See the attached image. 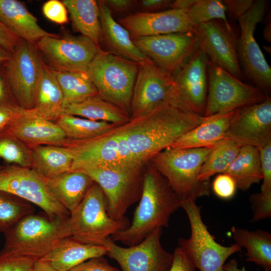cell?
<instances>
[{"instance_id":"cell-29","label":"cell","mask_w":271,"mask_h":271,"mask_svg":"<svg viewBox=\"0 0 271 271\" xmlns=\"http://www.w3.org/2000/svg\"><path fill=\"white\" fill-rule=\"evenodd\" d=\"M70 14L75 29L99 47L101 29L98 2L94 0L62 1Z\"/></svg>"},{"instance_id":"cell-49","label":"cell","mask_w":271,"mask_h":271,"mask_svg":"<svg viewBox=\"0 0 271 271\" xmlns=\"http://www.w3.org/2000/svg\"><path fill=\"white\" fill-rule=\"evenodd\" d=\"M172 1L170 0H142L137 1L141 12L154 13L162 11L167 8H170Z\"/></svg>"},{"instance_id":"cell-21","label":"cell","mask_w":271,"mask_h":271,"mask_svg":"<svg viewBox=\"0 0 271 271\" xmlns=\"http://www.w3.org/2000/svg\"><path fill=\"white\" fill-rule=\"evenodd\" d=\"M3 132L15 137L30 149L43 145L66 147L70 140L55 122L24 109Z\"/></svg>"},{"instance_id":"cell-3","label":"cell","mask_w":271,"mask_h":271,"mask_svg":"<svg viewBox=\"0 0 271 271\" xmlns=\"http://www.w3.org/2000/svg\"><path fill=\"white\" fill-rule=\"evenodd\" d=\"M214 146L185 149L168 147L150 162L166 178L181 202L196 201L210 194V181H200L198 175L201 166Z\"/></svg>"},{"instance_id":"cell-15","label":"cell","mask_w":271,"mask_h":271,"mask_svg":"<svg viewBox=\"0 0 271 271\" xmlns=\"http://www.w3.org/2000/svg\"><path fill=\"white\" fill-rule=\"evenodd\" d=\"M131 98L130 119L144 116L160 105L171 102L174 77L150 58L140 62Z\"/></svg>"},{"instance_id":"cell-53","label":"cell","mask_w":271,"mask_h":271,"mask_svg":"<svg viewBox=\"0 0 271 271\" xmlns=\"http://www.w3.org/2000/svg\"><path fill=\"white\" fill-rule=\"evenodd\" d=\"M195 0H176L173 1L170 8L172 9H187L191 6Z\"/></svg>"},{"instance_id":"cell-18","label":"cell","mask_w":271,"mask_h":271,"mask_svg":"<svg viewBox=\"0 0 271 271\" xmlns=\"http://www.w3.org/2000/svg\"><path fill=\"white\" fill-rule=\"evenodd\" d=\"M224 139L258 149L271 142L270 97L234 110Z\"/></svg>"},{"instance_id":"cell-14","label":"cell","mask_w":271,"mask_h":271,"mask_svg":"<svg viewBox=\"0 0 271 271\" xmlns=\"http://www.w3.org/2000/svg\"><path fill=\"white\" fill-rule=\"evenodd\" d=\"M162 227L152 232L138 244L121 247L108 237L103 245L107 249L106 255L116 260L122 271H169L173 254L162 246Z\"/></svg>"},{"instance_id":"cell-9","label":"cell","mask_w":271,"mask_h":271,"mask_svg":"<svg viewBox=\"0 0 271 271\" xmlns=\"http://www.w3.org/2000/svg\"><path fill=\"white\" fill-rule=\"evenodd\" d=\"M207 77L204 116L232 112L243 106L261 102L269 96L257 87L243 83L209 60Z\"/></svg>"},{"instance_id":"cell-54","label":"cell","mask_w":271,"mask_h":271,"mask_svg":"<svg viewBox=\"0 0 271 271\" xmlns=\"http://www.w3.org/2000/svg\"><path fill=\"white\" fill-rule=\"evenodd\" d=\"M224 271H247L243 266L241 268L238 267V261L235 259H230L223 266Z\"/></svg>"},{"instance_id":"cell-4","label":"cell","mask_w":271,"mask_h":271,"mask_svg":"<svg viewBox=\"0 0 271 271\" xmlns=\"http://www.w3.org/2000/svg\"><path fill=\"white\" fill-rule=\"evenodd\" d=\"M69 217L51 219L34 214L25 216L4 233L0 255L41 259L60 239L70 236Z\"/></svg>"},{"instance_id":"cell-46","label":"cell","mask_w":271,"mask_h":271,"mask_svg":"<svg viewBox=\"0 0 271 271\" xmlns=\"http://www.w3.org/2000/svg\"><path fill=\"white\" fill-rule=\"evenodd\" d=\"M253 0H225L223 3L226 7V12L233 19L238 20L253 6Z\"/></svg>"},{"instance_id":"cell-43","label":"cell","mask_w":271,"mask_h":271,"mask_svg":"<svg viewBox=\"0 0 271 271\" xmlns=\"http://www.w3.org/2000/svg\"><path fill=\"white\" fill-rule=\"evenodd\" d=\"M44 15L49 20L59 24L68 22L67 10L62 3L58 0H50L43 6Z\"/></svg>"},{"instance_id":"cell-2","label":"cell","mask_w":271,"mask_h":271,"mask_svg":"<svg viewBox=\"0 0 271 271\" xmlns=\"http://www.w3.org/2000/svg\"><path fill=\"white\" fill-rule=\"evenodd\" d=\"M146 168L140 202L131 224L110 237L128 246L138 244L158 227H168L181 202L166 178L151 164Z\"/></svg>"},{"instance_id":"cell-7","label":"cell","mask_w":271,"mask_h":271,"mask_svg":"<svg viewBox=\"0 0 271 271\" xmlns=\"http://www.w3.org/2000/svg\"><path fill=\"white\" fill-rule=\"evenodd\" d=\"M107 207L103 191L94 182L68 218L70 236L86 244L103 245L108 237L127 228L128 219L125 216L120 220L112 219L107 213Z\"/></svg>"},{"instance_id":"cell-50","label":"cell","mask_w":271,"mask_h":271,"mask_svg":"<svg viewBox=\"0 0 271 271\" xmlns=\"http://www.w3.org/2000/svg\"><path fill=\"white\" fill-rule=\"evenodd\" d=\"M15 105L17 104L10 91L5 72L0 71V107Z\"/></svg>"},{"instance_id":"cell-24","label":"cell","mask_w":271,"mask_h":271,"mask_svg":"<svg viewBox=\"0 0 271 271\" xmlns=\"http://www.w3.org/2000/svg\"><path fill=\"white\" fill-rule=\"evenodd\" d=\"M234 111L204 116L200 124L181 136L170 147L185 149L216 145L225 139Z\"/></svg>"},{"instance_id":"cell-20","label":"cell","mask_w":271,"mask_h":271,"mask_svg":"<svg viewBox=\"0 0 271 271\" xmlns=\"http://www.w3.org/2000/svg\"><path fill=\"white\" fill-rule=\"evenodd\" d=\"M119 23L128 31L132 39L171 33H197V28L190 20L187 9L138 12L120 19Z\"/></svg>"},{"instance_id":"cell-27","label":"cell","mask_w":271,"mask_h":271,"mask_svg":"<svg viewBox=\"0 0 271 271\" xmlns=\"http://www.w3.org/2000/svg\"><path fill=\"white\" fill-rule=\"evenodd\" d=\"M63 108L61 87L51 68L44 65L37 89L35 106L30 110L36 116L55 122L62 114Z\"/></svg>"},{"instance_id":"cell-36","label":"cell","mask_w":271,"mask_h":271,"mask_svg":"<svg viewBox=\"0 0 271 271\" xmlns=\"http://www.w3.org/2000/svg\"><path fill=\"white\" fill-rule=\"evenodd\" d=\"M31 203L0 190V231L5 233L25 216L34 214Z\"/></svg>"},{"instance_id":"cell-30","label":"cell","mask_w":271,"mask_h":271,"mask_svg":"<svg viewBox=\"0 0 271 271\" xmlns=\"http://www.w3.org/2000/svg\"><path fill=\"white\" fill-rule=\"evenodd\" d=\"M31 151V168L45 179L71 170L73 158L65 147L43 145Z\"/></svg>"},{"instance_id":"cell-28","label":"cell","mask_w":271,"mask_h":271,"mask_svg":"<svg viewBox=\"0 0 271 271\" xmlns=\"http://www.w3.org/2000/svg\"><path fill=\"white\" fill-rule=\"evenodd\" d=\"M62 114L93 121H105L117 125L124 124L130 119L128 111L104 100L98 94L65 105Z\"/></svg>"},{"instance_id":"cell-33","label":"cell","mask_w":271,"mask_h":271,"mask_svg":"<svg viewBox=\"0 0 271 271\" xmlns=\"http://www.w3.org/2000/svg\"><path fill=\"white\" fill-rule=\"evenodd\" d=\"M51 69L62 90L64 107L98 94L86 72H72Z\"/></svg>"},{"instance_id":"cell-13","label":"cell","mask_w":271,"mask_h":271,"mask_svg":"<svg viewBox=\"0 0 271 271\" xmlns=\"http://www.w3.org/2000/svg\"><path fill=\"white\" fill-rule=\"evenodd\" d=\"M138 49L174 76L199 48L196 32L177 33L132 39Z\"/></svg>"},{"instance_id":"cell-38","label":"cell","mask_w":271,"mask_h":271,"mask_svg":"<svg viewBox=\"0 0 271 271\" xmlns=\"http://www.w3.org/2000/svg\"><path fill=\"white\" fill-rule=\"evenodd\" d=\"M0 158L20 167H32L31 149L15 137L5 132L0 133Z\"/></svg>"},{"instance_id":"cell-5","label":"cell","mask_w":271,"mask_h":271,"mask_svg":"<svg viewBox=\"0 0 271 271\" xmlns=\"http://www.w3.org/2000/svg\"><path fill=\"white\" fill-rule=\"evenodd\" d=\"M145 167L126 165L83 166L78 171L89 175L103 191L107 201V213L113 220L123 218L127 210L140 200Z\"/></svg>"},{"instance_id":"cell-57","label":"cell","mask_w":271,"mask_h":271,"mask_svg":"<svg viewBox=\"0 0 271 271\" xmlns=\"http://www.w3.org/2000/svg\"><path fill=\"white\" fill-rule=\"evenodd\" d=\"M4 167V166L2 165H0V169H1L2 168H3Z\"/></svg>"},{"instance_id":"cell-45","label":"cell","mask_w":271,"mask_h":271,"mask_svg":"<svg viewBox=\"0 0 271 271\" xmlns=\"http://www.w3.org/2000/svg\"><path fill=\"white\" fill-rule=\"evenodd\" d=\"M173 261L169 271H196L194 263L180 246L174 251Z\"/></svg>"},{"instance_id":"cell-47","label":"cell","mask_w":271,"mask_h":271,"mask_svg":"<svg viewBox=\"0 0 271 271\" xmlns=\"http://www.w3.org/2000/svg\"><path fill=\"white\" fill-rule=\"evenodd\" d=\"M22 109L17 105L0 107V133L7 128L21 113Z\"/></svg>"},{"instance_id":"cell-16","label":"cell","mask_w":271,"mask_h":271,"mask_svg":"<svg viewBox=\"0 0 271 271\" xmlns=\"http://www.w3.org/2000/svg\"><path fill=\"white\" fill-rule=\"evenodd\" d=\"M54 69L72 72H86L100 47L82 36L63 38L45 36L36 43Z\"/></svg>"},{"instance_id":"cell-39","label":"cell","mask_w":271,"mask_h":271,"mask_svg":"<svg viewBox=\"0 0 271 271\" xmlns=\"http://www.w3.org/2000/svg\"><path fill=\"white\" fill-rule=\"evenodd\" d=\"M253 216L251 222H256L271 216V193L261 192L253 194L249 197Z\"/></svg>"},{"instance_id":"cell-6","label":"cell","mask_w":271,"mask_h":271,"mask_svg":"<svg viewBox=\"0 0 271 271\" xmlns=\"http://www.w3.org/2000/svg\"><path fill=\"white\" fill-rule=\"evenodd\" d=\"M138 67L136 62L100 49L86 73L100 97L130 114Z\"/></svg>"},{"instance_id":"cell-40","label":"cell","mask_w":271,"mask_h":271,"mask_svg":"<svg viewBox=\"0 0 271 271\" xmlns=\"http://www.w3.org/2000/svg\"><path fill=\"white\" fill-rule=\"evenodd\" d=\"M212 188L217 197L224 200L232 198L237 189L234 179L225 173L219 174L215 177L212 183Z\"/></svg>"},{"instance_id":"cell-55","label":"cell","mask_w":271,"mask_h":271,"mask_svg":"<svg viewBox=\"0 0 271 271\" xmlns=\"http://www.w3.org/2000/svg\"><path fill=\"white\" fill-rule=\"evenodd\" d=\"M11 53L0 46V64H6L9 60Z\"/></svg>"},{"instance_id":"cell-23","label":"cell","mask_w":271,"mask_h":271,"mask_svg":"<svg viewBox=\"0 0 271 271\" xmlns=\"http://www.w3.org/2000/svg\"><path fill=\"white\" fill-rule=\"evenodd\" d=\"M102 38L107 48L116 55L138 63L146 60L136 47L128 31L116 22L111 11L102 2H98Z\"/></svg>"},{"instance_id":"cell-8","label":"cell","mask_w":271,"mask_h":271,"mask_svg":"<svg viewBox=\"0 0 271 271\" xmlns=\"http://www.w3.org/2000/svg\"><path fill=\"white\" fill-rule=\"evenodd\" d=\"M180 207L185 210L189 219L191 236L188 239L180 238L179 246L200 271H224L226 259L232 254L241 251L242 247L236 243L229 246L217 243L204 223L201 207L196 201L181 202Z\"/></svg>"},{"instance_id":"cell-11","label":"cell","mask_w":271,"mask_h":271,"mask_svg":"<svg viewBox=\"0 0 271 271\" xmlns=\"http://www.w3.org/2000/svg\"><path fill=\"white\" fill-rule=\"evenodd\" d=\"M268 2L257 0L238 20L240 36L237 50L240 66L246 76L265 94L271 89V68L254 38V31L266 12Z\"/></svg>"},{"instance_id":"cell-26","label":"cell","mask_w":271,"mask_h":271,"mask_svg":"<svg viewBox=\"0 0 271 271\" xmlns=\"http://www.w3.org/2000/svg\"><path fill=\"white\" fill-rule=\"evenodd\" d=\"M45 180L50 192L70 213L79 205L94 182L87 174L72 170Z\"/></svg>"},{"instance_id":"cell-52","label":"cell","mask_w":271,"mask_h":271,"mask_svg":"<svg viewBox=\"0 0 271 271\" xmlns=\"http://www.w3.org/2000/svg\"><path fill=\"white\" fill-rule=\"evenodd\" d=\"M32 271H58L47 261L38 260L36 261Z\"/></svg>"},{"instance_id":"cell-1","label":"cell","mask_w":271,"mask_h":271,"mask_svg":"<svg viewBox=\"0 0 271 271\" xmlns=\"http://www.w3.org/2000/svg\"><path fill=\"white\" fill-rule=\"evenodd\" d=\"M204 118L167 102L144 116L130 119L120 125L130 164L145 167L155 155L200 124Z\"/></svg>"},{"instance_id":"cell-22","label":"cell","mask_w":271,"mask_h":271,"mask_svg":"<svg viewBox=\"0 0 271 271\" xmlns=\"http://www.w3.org/2000/svg\"><path fill=\"white\" fill-rule=\"evenodd\" d=\"M107 251L104 246L86 244L69 236L60 239L39 260L48 262L58 271H69L89 259L106 255Z\"/></svg>"},{"instance_id":"cell-48","label":"cell","mask_w":271,"mask_h":271,"mask_svg":"<svg viewBox=\"0 0 271 271\" xmlns=\"http://www.w3.org/2000/svg\"><path fill=\"white\" fill-rule=\"evenodd\" d=\"M20 39L0 22L1 47L12 53Z\"/></svg>"},{"instance_id":"cell-44","label":"cell","mask_w":271,"mask_h":271,"mask_svg":"<svg viewBox=\"0 0 271 271\" xmlns=\"http://www.w3.org/2000/svg\"><path fill=\"white\" fill-rule=\"evenodd\" d=\"M69 271H120L111 265L104 256L89 259Z\"/></svg>"},{"instance_id":"cell-37","label":"cell","mask_w":271,"mask_h":271,"mask_svg":"<svg viewBox=\"0 0 271 271\" xmlns=\"http://www.w3.org/2000/svg\"><path fill=\"white\" fill-rule=\"evenodd\" d=\"M188 16L196 26L213 20L224 22L228 28H232L226 15V7L220 0H195L187 9Z\"/></svg>"},{"instance_id":"cell-42","label":"cell","mask_w":271,"mask_h":271,"mask_svg":"<svg viewBox=\"0 0 271 271\" xmlns=\"http://www.w3.org/2000/svg\"><path fill=\"white\" fill-rule=\"evenodd\" d=\"M36 261L28 257L0 255V271H32Z\"/></svg>"},{"instance_id":"cell-10","label":"cell","mask_w":271,"mask_h":271,"mask_svg":"<svg viewBox=\"0 0 271 271\" xmlns=\"http://www.w3.org/2000/svg\"><path fill=\"white\" fill-rule=\"evenodd\" d=\"M44 64L33 43L20 39L5 64V74L12 96L22 109H33Z\"/></svg>"},{"instance_id":"cell-34","label":"cell","mask_w":271,"mask_h":271,"mask_svg":"<svg viewBox=\"0 0 271 271\" xmlns=\"http://www.w3.org/2000/svg\"><path fill=\"white\" fill-rule=\"evenodd\" d=\"M55 122L70 140H84L101 136L119 125L105 121H93L79 116L62 114Z\"/></svg>"},{"instance_id":"cell-56","label":"cell","mask_w":271,"mask_h":271,"mask_svg":"<svg viewBox=\"0 0 271 271\" xmlns=\"http://www.w3.org/2000/svg\"><path fill=\"white\" fill-rule=\"evenodd\" d=\"M263 36L265 40L269 42H271V23L270 21L268 22L264 28Z\"/></svg>"},{"instance_id":"cell-17","label":"cell","mask_w":271,"mask_h":271,"mask_svg":"<svg viewBox=\"0 0 271 271\" xmlns=\"http://www.w3.org/2000/svg\"><path fill=\"white\" fill-rule=\"evenodd\" d=\"M208 60L206 54L199 48L174 76L175 89L171 103L204 115L208 90Z\"/></svg>"},{"instance_id":"cell-51","label":"cell","mask_w":271,"mask_h":271,"mask_svg":"<svg viewBox=\"0 0 271 271\" xmlns=\"http://www.w3.org/2000/svg\"><path fill=\"white\" fill-rule=\"evenodd\" d=\"M102 2L112 11L125 12L137 6V1L133 0H104Z\"/></svg>"},{"instance_id":"cell-35","label":"cell","mask_w":271,"mask_h":271,"mask_svg":"<svg viewBox=\"0 0 271 271\" xmlns=\"http://www.w3.org/2000/svg\"><path fill=\"white\" fill-rule=\"evenodd\" d=\"M241 147L229 139H224L217 144L201 166L198 179L202 182L210 181L212 176L225 173Z\"/></svg>"},{"instance_id":"cell-31","label":"cell","mask_w":271,"mask_h":271,"mask_svg":"<svg viewBox=\"0 0 271 271\" xmlns=\"http://www.w3.org/2000/svg\"><path fill=\"white\" fill-rule=\"evenodd\" d=\"M235 243L245 247L246 260L253 262L266 271L271 270V234L265 230L254 231L233 226L231 229Z\"/></svg>"},{"instance_id":"cell-12","label":"cell","mask_w":271,"mask_h":271,"mask_svg":"<svg viewBox=\"0 0 271 271\" xmlns=\"http://www.w3.org/2000/svg\"><path fill=\"white\" fill-rule=\"evenodd\" d=\"M0 190L39 206L50 218L70 215L50 192L45 179L31 168L4 166L0 169Z\"/></svg>"},{"instance_id":"cell-25","label":"cell","mask_w":271,"mask_h":271,"mask_svg":"<svg viewBox=\"0 0 271 271\" xmlns=\"http://www.w3.org/2000/svg\"><path fill=\"white\" fill-rule=\"evenodd\" d=\"M0 22L19 38L33 43L45 36H58L42 29L36 18L17 0H0Z\"/></svg>"},{"instance_id":"cell-41","label":"cell","mask_w":271,"mask_h":271,"mask_svg":"<svg viewBox=\"0 0 271 271\" xmlns=\"http://www.w3.org/2000/svg\"><path fill=\"white\" fill-rule=\"evenodd\" d=\"M259 160L262 175L260 192L271 193V142L259 149Z\"/></svg>"},{"instance_id":"cell-19","label":"cell","mask_w":271,"mask_h":271,"mask_svg":"<svg viewBox=\"0 0 271 271\" xmlns=\"http://www.w3.org/2000/svg\"><path fill=\"white\" fill-rule=\"evenodd\" d=\"M197 33L199 48L209 60L241 80L238 40L232 28H227L222 21L216 20L198 25Z\"/></svg>"},{"instance_id":"cell-32","label":"cell","mask_w":271,"mask_h":271,"mask_svg":"<svg viewBox=\"0 0 271 271\" xmlns=\"http://www.w3.org/2000/svg\"><path fill=\"white\" fill-rule=\"evenodd\" d=\"M235 181L237 188L243 191L262 179L259 149L242 146L233 161L225 172Z\"/></svg>"}]
</instances>
